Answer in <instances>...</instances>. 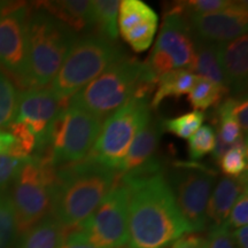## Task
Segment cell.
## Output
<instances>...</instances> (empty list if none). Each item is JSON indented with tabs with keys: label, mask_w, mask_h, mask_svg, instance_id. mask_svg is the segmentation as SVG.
Wrapping results in <instances>:
<instances>
[{
	"label": "cell",
	"mask_w": 248,
	"mask_h": 248,
	"mask_svg": "<svg viewBox=\"0 0 248 248\" xmlns=\"http://www.w3.org/2000/svg\"><path fill=\"white\" fill-rule=\"evenodd\" d=\"M217 172L199 162H176L169 172L168 181L182 216L192 231L206 229L207 208Z\"/></svg>",
	"instance_id": "9c48e42d"
},
{
	"label": "cell",
	"mask_w": 248,
	"mask_h": 248,
	"mask_svg": "<svg viewBox=\"0 0 248 248\" xmlns=\"http://www.w3.org/2000/svg\"><path fill=\"white\" fill-rule=\"evenodd\" d=\"M232 115H233L234 120L237 121L238 125L247 137L248 131V102L246 97H239L233 98V105H232Z\"/></svg>",
	"instance_id": "e575fe53"
},
{
	"label": "cell",
	"mask_w": 248,
	"mask_h": 248,
	"mask_svg": "<svg viewBox=\"0 0 248 248\" xmlns=\"http://www.w3.org/2000/svg\"><path fill=\"white\" fill-rule=\"evenodd\" d=\"M247 139L230 148L218 160L221 170L230 178H239L247 173Z\"/></svg>",
	"instance_id": "83f0119b"
},
{
	"label": "cell",
	"mask_w": 248,
	"mask_h": 248,
	"mask_svg": "<svg viewBox=\"0 0 248 248\" xmlns=\"http://www.w3.org/2000/svg\"><path fill=\"white\" fill-rule=\"evenodd\" d=\"M163 132L162 120L152 119L133 139L128 153L121 162L119 178H135L163 171L162 163L155 157Z\"/></svg>",
	"instance_id": "9a60e30c"
},
{
	"label": "cell",
	"mask_w": 248,
	"mask_h": 248,
	"mask_svg": "<svg viewBox=\"0 0 248 248\" xmlns=\"http://www.w3.org/2000/svg\"><path fill=\"white\" fill-rule=\"evenodd\" d=\"M151 99L132 97L102 123L100 133L86 157L117 171L133 139L151 120Z\"/></svg>",
	"instance_id": "ba28073f"
},
{
	"label": "cell",
	"mask_w": 248,
	"mask_h": 248,
	"mask_svg": "<svg viewBox=\"0 0 248 248\" xmlns=\"http://www.w3.org/2000/svg\"><path fill=\"white\" fill-rule=\"evenodd\" d=\"M194 63V42L187 17L171 6L166 12L156 43L146 62L148 75L155 82L173 69L192 73Z\"/></svg>",
	"instance_id": "30bf717a"
},
{
	"label": "cell",
	"mask_w": 248,
	"mask_h": 248,
	"mask_svg": "<svg viewBox=\"0 0 248 248\" xmlns=\"http://www.w3.org/2000/svg\"><path fill=\"white\" fill-rule=\"evenodd\" d=\"M26 160L27 157L0 154V192L7 191Z\"/></svg>",
	"instance_id": "1f68e13d"
},
{
	"label": "cell",
	"mask_w": 248,
	"mask_h": 248,
	"mask_svg": "<svg viewBox=\"0 0 248 248\" xmlns=\"http://www.w3.org/2000/svg\"><path fill=\"white\" fill-rule=\"evenodd\" d=\"M102 123L98 117L67 105L51 124L45 145L36 155L57 168L84 160L97 140Z\"/></svg>",
	"instance_id": "52a82bcc"
},
{
	"label": "cell",
	"mask_w": 248,
	"mask_h": 248,
	"mask_svg": "<svg viewBox=\"0 0 248 248\" xmlns=\"http://www.w3.org/2000/svg\"><path fill=\"white\" fill-rule=\"evenodd\" d=\"M78 37L42 5L29 12L27 22V89L48 85Z\"/></svg>",
	"instance_id": "3957f363"
},
{
	"label": "cell",
	"mask_w": 248,
	"mask_h": 248,
	"mask_svg": "<svg viewBox=\"0 0 248 248\" xmlns=\"http://www.w3.org/2000/svg\"><path fill=\"white\" fill-rule=\"evenodd\" d=\"M197 75L188 70L173 69L164 74L156 83L153 98L151 99V108H157L164 99L183 94H188L193 88Z\"/></svg>",
	"instance_id": "44dd1931"
},
{
	"label": "cell",
	"mask_w": 248,
	"mask_h": 248,
	"mask_svg": "<svg viewBox=\"0 0 248 248\" xmlns=\"http://www.w3.org/2000/svg\"><path fill=\"white\" fill-rule=\"evenodd\" d=\"M125 55V52L116 42H111L97 33L79 36L51 82L49 90L59 101L68 105L75 93Z\"/></svg>",
	"instance_id": "277c9868"
},
{
	"label": "cell",
	"mask_w": 248,
	"mask_h": 248,
	"mask_svg": "<svg viewBox=\"0 0 248 248\" xmlns=\"http://www.w3.org/2000/svg\"><path fill=\"white\" fill-rule=\"evenodd\" d=\"M117 26L126 44L140 53L151 47L159 16L141 0H123L120 1Z\"/></svg>",
	"instance_id": "2e32d148"
},
{
	"label": "cell",
	"mask_w": 248,
	"mask_h": 248,
	"mask_svg": "<svg viewBox=\"0 0 248 248\" xmlns=\"http://www.w3.org/2000/svg\"><path fill=\"white\" fill-rule=\"evenodd\" d=\"M121 181L129 190V248H166L193 232L163 171Z\"/></svg>",
	"instance_id": "6da1fadb"
},
{
	"label": "cell",
	"mask_w": 248,
	"mask_h": 248,
	"mask_svg": "<svg viewBox=\"0 0 248 248\" xmlns=\"http://www.w3.org/2000/svg\"><path fill=\"white\" fill-rule=\"evenodd\" d=\"M193 42L194 63L192 73L194 71L197 76L203 77V78L212 80L216 84L226 88L224 76H223L221 64H219L218 44L195 38V37H193Z\"/></svg>",
	"instance_id": "ffe728a7"
},
{
	"label": "cell",
	"mask_w": 248,
	"mask_h": 248,
	"mask_svg": "<svg viewBox=\"0 0 248 248\" xmlns=\"http://www.w3.org/2000/svg\"><path fill=\"white\" fill-rule=\"evenodd\" d=\"M67 105L59 101L49 89L30 88L18 93L14 122L26 124L37 139L36 152L45 145L49 126Z\"/></svg>",
	"instance_id": "5bb4252c"
},
{
	"label": "cell",
	"mask_w": 248,
	"mask_h": 248,
	"mask_svg": "<svg viewBox=\"0 0 248 248\" xmlns=\"http://www.w3.org/2000/svg\"><path fill=\"white\" fill-rule=\"evenodd\" d=\"M17 237L16 219L8 191L0 192V248H11Z\"/></svg>",
	"instance_id": "4316f807"
},
{
	"label": "cell",
	"mask_w": 248,
	"mask_h": 248,
	"mask_svg": "<svg viewBox=\"0 0 248 248\" xmlns=\"http://www.w3.org/2000/svg\"><path fill=\"white\" fill-rule=\"evenodd\" d=\"M15 145V139L11 133L0 130V154H9Z\"/></svg>",
	"instance_id": "74e56055"
},
{
	"label": "cell",
	"mask_w": 248,
	"mask_h": 248,
	"mask_svg": "<svg viewBox=\"0 0 248 248\" xmlns=\"http://www.w3.org/2000/svg\"><path fill=\"white\" fill-rule=\"evenodd\" d=\"M232 105H233V98H228L218 105L216 110L217 120H218L216 140L230 147L235 146L244 139H246L244 138L237 121L232 115Z\"/></svg>",
	"instance_id": "d4e9b609"
},
{
	"label": "cell",
	"mask_w": 248,
	"mask_h": 248,
	"mask_svg": "<svg viewBox=\"0 0 248 248\" xmlns=\"http://www.w3.org/2000/svg\"><path fill=\"white\" fill-rule=\"evenodd\" d=\"M228 225L231 228L239 229L246 226L248 223V190L246 188L235 201L228 217Z\"/></svg>",
	"instance_id": "d6a6232c"
},
{
	"label": "cell",
	"mask_w": 248,
	"mask_h": 248,
	"mask_svg": "<svg viewBox=\"0 0 248 248\" xmlns=\"http://www.w3.org/2000/svg\"><path fill=\"white\" fill-rule=\"evenodd\" d=\"M228 89L221 86L212 80L197 76L193 88L190 91V102L195 110L202 111L213 106H218Z\"/></svg>",
	"instance_id": "cb8c5ba5"
},
{
	"label": "cell",
	"mask_w": 248,
	"mask_h": 248,
	"mask_svg": "<svg viewBox=\"0 0 248 248\" xmlns=\"http://www.w3.org/2000/svg\"><path fill=\"white\" fill-rule=\"evenodd\" d=\"M58 248H95L89 244L77 231L70 232L64 235Z\"/></svg>",
	"instance_id": "8d00e7d4"
},
{
	"label": "cell",
	"mask_w": 248,
	"mask_h": 248,
	"mask_svg": "<svg viewBox=\"0 0 248 248\" xmlns=\"http://www.w3.org/2000/svg\"><path fill=\"white\" fill-rule=\"evenodd\" d=\"M232 2V0H188L175 2L172 7L188 17L192 15L215 13L229 7Z\"/></svg>",
	"instance_id": "4dcf8cb0"
},
{
	"label": "cell",
	"mask_w": 248,
	"mask_h": 248,
	"mask_svg": "<svg viewBox=\"0 0 248 248\" xmlns=\"http://www.w3.org/2000/svg\"><path fill=\"white\" fill-rule=\"evenodd\" d=\"M247 188V173L239 178L223 177L213 188L207 208V222L212 228L228 221V217L238 197Z\"/></svg>",
	"instance_id": "ac0fdd59"
},
{
	"label": "cell",
	"mask_w": 248,
	"mask_h": 248,
	"mask_svg": "<svg viewBox=\"0 0 248 248\" xmlns=\"http://www.w3.org/2000/svg\"><path fill=\"white\" fill-rule=\"evenodd\" d=\"M218 55L226 88L232 94L244 97L248 82L247 35L218 44Z\"/></svg>",
	"instance_id": "e0dca14e"
},
{
	"label": "cell",
	"mask_w": 248,
	"mask_h": 248,
	"mask_svg": "<svg viewBox=\"0 0 248 248\" xmlns=\"http://www.w3.org/2000/svg\"><path fill=\"white\" fill-rule=\"evenodd\" d=\"M18 92L12 79L0 69V130L14 122L17 109Z\"/></svg>",
	"instance_id": "484cf974"
},
{
	"label": "cell",
	"mask_w": 248,
	"mask_h": 248,
	"mask_svg": "<svg viewBox=\"0 0 248 248\" xmlns=\"http://www.w3.org/2000/svg\"><path fill=\"white\" fill-rule=\"evenodd\" d=\"M142 80H147L144 62L125 55L75 93L68 106L84 110L104 122L135 95Z\"/></svg>",
	"instance_id": "5b68a950"
},
{
	"label": "cell",
	"mask_w": 248,
	"mask_h": 248,
	"mask_svg": "<svg viewBox=\"0 0 248 248\" xmlns=\"http://www.w3.org/2000/svg\"><path fill=\"white\" fill-rule=\"evenodd\" d=\"M23 1H0V67L27 89V22Z\"/></svg>",
	"instance_id": "7c38bea8"
},
{
	"label": "cell",
	"mask_w": 248,
	"mask_h": 248,
	"mask_svg": "<svg viewBox=\"0 0 248 248\" xmlns=\"http://www.w3.org/2000/svg\"><path fill=\"white\" fill-rule=\"evenodd\" d=\"M20 237L16 248H58L63 234L57 219L49 215Z\"/></svg>",
	"instance_id": "7402d4cb"
},
{
	"label": "cell",
	"mask_w": 248,
	"mask_h": 248,
	"mask_svg": "<svg viewBox=\"0 0 248 248\" xmlns=\"http://www.w3.org/2000/svg\"><path fill=\"white\" fill-rule=\"evenodd\" d=\"M119 173L85 157L57 168L52 216L67 235L77 230L116 184Z\"/></svg>",
	"instance_id": "7a4b0ae2"
},
{
	"label": "cell",
	"mask_w": 248,
	"mask_h": 248,
	"mask_svg": "<svg viewBox=\"0 0 248 248\" xmlns=\"http://www.w3.org/2000/svg\"><path fill=\"white\" fill-rule=\"evenodd\" d=\"M57 167L42 157L29 156L12 183V203L16 219L17 235L51 215Z\"/></svg>",
	"instance_id": "8992f818"
},
{
	"label": "cell",
	"mask_w": 248,
	"mask_h": 248,
	"mask_svg": "<svg viewBox=\"0 0 248 248\" xmlns=\"http://www.w3.org/2000/svg\"><path fill=\"white\" fill-rule=\"evenodd\" d=\"M233 239L237 248H248V228L243 226V228L237 229L232 232Z\"/></svg>",
	"instance_id": "f35d334b"
},
{
	"label": "cell",
	"mask_w": 248,
	"mask_h": 248,
	"mask_svg": "<svg viewBox=\"0 0 248 248\" xmlns=\"http://www.w3.org/2000/svg\"><path fill=\"white\" fill-rule=\"evenodd\" d=\"M207 241L208 248H237L230 226L226 222L212 228Z\"/></svg>",
	"instance_id": "836d02e7"
},
{
	"label": "cell",
	"mask_w": 248,
	"mask_h": 248,
	"mask_svg": "<svg viewBox=\"0 0 248 248\" xmlns=\"http://www.w3.org/2000/svg\"><path fill=\"white\" fill-rule=\"evenodd\" d=\"M122 248H124V247H122Z\"/></svg>",
	"instance_id": "ab89813d"
},
{
	"label": "cell",
	"mask_w": 248,
	"mask_h": 248,
	"mask_svg": "<svg viewBox=\"0 0 248 248\" xmlns=\"http://www.w3.org/2000/svg\"><path fill=\"white\" fill-rule=\"evenodd\" d=\"M42 6L59 21L70 28L76 35H88L93 30L92 1L64 0L43 2Z\"/></svg>",
	"instance_id": "d6986e66"
},
{
	"label": "cell",
	"mask_w": 248,
	"mask_h": 248,
	"mask_svg": "<svg viewBox=\"0 0 248 248\" xmlns=\"http://www.w3.org/2000/svg\"><path fill=\"white\" fill-rule=\"evenodd\" d=\"M216 145V131L213 126L202 125L190 138L188 148L190 157L193 162L202 159L204 155L213 153Z\"/></svg>",
	"instance_id": "f546056e"
},
{
	"label": "cell",
	"mask_w": 248,
	"mask_h": 248,
	"mask_svg": "<svg viewBox=\"0 0 248 248\" xmlns=\"http://www.w3.org/2000/svg\"><path fill=\"white\" fill-rule=\"evenodd\" d=\"M192 36L210 43L222 44L247 35V1H233L222 11L187 17Z\"/></svg>",
	"instance_id": "4fadbf2b"
},
{
	"label": "cell",
	"mask_w": 248,
	"mask_h": 248,
	"mask_svg": "<svg viewBox=\"0 0 248 248\" xmlns=\"http://www.w3.org/2000/svg\"><path fill=\"white\" fill-rule=\"evenodd\" d=\"M171 248H208V241L201 235L186 233L173 241Z\"/></svg>",
	"instance_id": "d590c367"
},
{
	"label": "cell",
	"mask_w": 248,
	"mask_h": 248,
	"mask_svg": "<svg viewBox=\"0 0 248 248\" xmlns=\"http://www.w3.org/2000/svg\"><path fill=\"white\" fill-rule=\"evenodd\" d=\"M120 1L117 0H94L92 1L93 30L97 35L116 42L119 36L117 16Z\"/></svg>",
	"instance_id": "603a6c76"
},
{
	"label": "cell",
	"mask_w": 248,
	"mask_h": 248,
	"mask_svg": "<svg viewBox=\"0 0 248 248\" xmlns=\"http://www.w3.org/2000/svg\"><path fill=\"white\" fill-rule=\"evenodd\" d=\"M204 121L203 111H191L176 119L162 121L163 131H168L179 138L188 139L202 126Z\"/></svg>",
	"instance_id": "f1b7e54d"
},
{
	"label": "cell",
	"mask_w": 248,
	"mask_h": 248,
	"mask_svg": "<svg viewBox=\"0 0 248 248\" xmlns=\"http://www.w3.org/2000/svg\"><path fill=\"white\" fill-rule=\"evenodd\" d=\"M128 186L119 178L92 215L77 229L95 248H122L128 244Z\"/></svg>",
	"instance_id": "8fae6325"
}]
</instances>
